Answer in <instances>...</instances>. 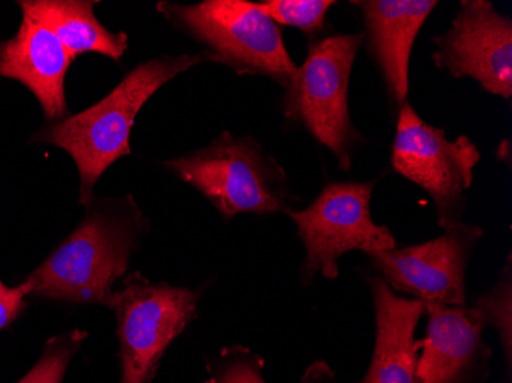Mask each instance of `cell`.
I'll return each mask as SVG.
<instances>
[{"instance_id": "6", "label": "cell", "mask_w": 512, "mask_h": 383, "mask_svg": "<svg viewBox=\"0 0 512 383\" xmlns=\"http://www.w3.org/2000/svg\"><path fill=\"white\" fill-rule=\"evenodd\" d=\"M375 186L376 181H333L306 209L287 213L306 247L301 269L304 284L316 273L338 278V261L345 253L361 250L371 255L396 247L393 233L371 218Z\"/></svg>"}, {"instance_id": "4", "label": "cell", "mask_w": 512, "mask_h": 383, "mask_svg": "<svg viewBox=\"0 0 512 383\" xmlns=\"http://www.w3.org/2000/svg\"><path fill=\"white\" fill-rule=\"evenodd\" d=\"M364 40V33H358L310 42L306 60L296 68L283 97L287 120L332 151L341 171L350 169L353 155L365 143L348 108L350 77Z\"/></svg>"}, {"instance_id": "11", "label": "cell", "mask_w": 512, "mask_h": 383, "mask_svg": "<svg viewBox=\"0 0 512 383\" xmlns=\"http://www.w3.org/2000/svg\"><path fill=\"white\" fill-rule=\"evenodd\" d=\"M427 334L417 357L413 383H467L490 351L483 344L488 325L485 305L477 298L473 307L425 305Z\"/></svg>"}, {"instance_id": "5", "label": "cell", "mask_w": 512, "mask_h": 383, "mask_svg": "<svg viewBox=\"0 0 512 383\" xmlns=\"http://www.w3.org/2000/svg\"><path fill=\"white\" fill-rule=\"evenodd\" d=\"M158 11L201 43L211 62L238 74L267 77L284 88L295 76L298 65L287 51L283 34L258 4L246 0H204L194 5L160 2Z\"/></svg>"}, {"instance_id": "13", "label": "cell", "mask_w": 512, "mask_h": 383, "mask_svg": "<svg viewBox=\"0 0 512 383\" xmlns=\"http://www.w3.org/2000/svg\"><path fill=\"white\" fill-rule=\"evenodd\" d=\"M74 57L56 34L23 16L13 39L0 43V76L27 86L48 120H65V77Z\"/></svg>"}, {"instance_id": "21", "label": "cell", "mask_w": 512, "mask_h": 383, "mask_svg": "<svg viewBox=\"0 0 512 383\" xmlns=\"http://www.w3.org/2000/svg\"><path fill=\"white\" fill-rule=\"evenodd\" d=\"M301 383H336L333 371L325 362H316L304 374Z\"/></svg>"}, {"instance_id": "16", "label": "cell", "mask_w": 512, "mask_h": 383, "mask_svg": "<svg viewBox=\"0 0 512 383\" xmlns=\"http://www.w3.org/2000/svg\"><path fill=\"white\" fill-rule=\"evenodd\" d=\"M261 10L276 23L296 28L310 37L319 39L327 27V13L335 5L332 0H266L260 2Z\"/></svg>"}, {"instance_id": "1", "label": "cell", "mask_w": 512, "mask_h": 383, "mask_svg": "<svg viewBox=\"0 0 512 383\" xmlns=\"http://www.w3.org/2000/svg\"><path fill=\"white\" fill-rule=\"evenodd\" d=\"M204 62L211 59L201 53L163 56L142 63L105 99L37 134V140L62 148L76 161L80 203L89 204L103 172L131 154L129 137L143 105L178 74Z\"/></svg>"}, {"instance_id": "14", "label": "cell", "mask_w": 512, "mask_h": 383, "mask_svg": "<svg viewBox=\"0 0 512 383\" xmlns=\"http://www.w3.org/2000/svg\"><path fill=\"white\" fill-rule=\"evenodd\" d=\"M376 311V344L370 368L359 383H413L417 324L425 305L396 295L381 276L368 278Z\"/></svg>"}, {"instance_id": "18", "label": "cell", "mask_w": 512, "mask_h": 383, "mask_svg": "<svg viewBox=\"0 0 512 383\" xmlns=\"http://www.w3.org/2000/svg\"><path fill=\"white\" fill-rule=\"evenodd\" d=\"M263 367V359L247 348H226L211 364V376L204 383H266Z\"/></svg>"}, {"instance_id": "8", "label": "cell", "mask_w": 512, "mask_h": 383, "mask_svg": "<svg viewBox=\"0 0 512 383\" xmlns=\"http://www.w3.org/2000/svg\"><path fill=\"white\" fill-rule=\"evenodd\" d=\"M398 115L391 166L430 194L442 229L462 223L465 190L473 184L479 148L468 135L450 140L445 129L428 125L408 103Z\"/></svg>"}, {"instance_id": "20", "label": "cell", "mask_w": 512, "mask_h": 383, "mask_svg": "<svg viewBox=\"0 0 512 383\" xmlns=\"http://www.w3.org/2000/svg\"><path fill=\"white\" fill-rule=\"evenodd\" d=\"M28 292L25 285L20 284L17 287H8L0 279V331L8 325L13 324L20 313L27 308Z\"/></svg>"}, {"instance_id": "2", "label": "cell", "mask_w": 512, "mask_h": 383, "mask_svg": "<svg viewBox=\"0 0 512 383\" xmlns=\"http://www.w3.org/2000/svg\"><path fill=\"white\" fill-rule=\"evenodd\" d=\"M145 223L137 209L89 212L68 238L23 282L28 295L66 302H105L125 275Z\"/></svg>"}, {"instance_id": "3", "label": "cell", "mask_w": 512, "mask_h": 383, "mask_svg": "<svg viewBox=\"0 0 512 383\" xmlns=\"http://www.w3.org/2000/svg\"><path fill=\"white\" fill-rule=\"evenodd\" d=\"M166 167L211 201L226 220L240 213H289L298 201L283 166L250 137L224 132L211 145L174 158Z\"/></svg>"}, {"instance_id": "19", "label": "cell", "mask_w": 512, "mask_h": 383, "mask_svg": "<svg viewBox=\"0 0 512 383\" xmlns=\"http://www.w3.org/2000/svg\"><path fill=\"white\" fill-rule=\"evenodd\" d=\"M488 325H494L499 331L500 338L505 341L506 350L511 348V282L506 275V282H500L491 292L483 295Z\"/></svg>"}, {"instance_id": "15", "label": "cell", "mask_w": 512, "mask_h": 383, "mask_svg": "<svg viewBox=\"0 0 512 383\" xmlns=\"http://www.w3.org/2000/svg\"><path fill=\"white\" fill-rule=\"evenodd\" d=\"M23 16L36 20L56 34L68 53H97L120 60L128 50L125 33L106 30L94 14V2L83 0H25L19 2Z\"/></svg>"}, {"instance_id": "12", "label": "cell", "mask_w": 512, "mask_h": 383, "mask_svg": "<svg viewBox=\"0 0 512 383\" xmlns=\"http://www.w3.org/2000/svg\"><path fill=\"white\" fill-rule=\"evenodd\" d=\"M364 19L367 48L384 79L394 108L407 103L408 71L414 40L424 27L436 0H358L352 2Z\"/></svg>"}, {"instance_id": "9", "label": "cell", "mask_w": 512, "mask_h": 383, "mask_svg": "<svg viewBox=\"0 0 512 383\" xmlns=\"http://www.w3.org/2000/svg\"><path fill=\"white\" fill-rule=\"evenodd\" d=\"M482 235L480 227L459 223L427 243L368 256L390 289L424 305L465 307L468 259Z\"/></svg>"}, {"instance_id": "17", "label": "cell", "mask_w": 512, "mask_h": 383, "mask_svg": "<svg viewBox=\"0 0 512 383\" xmlns=\"http://www.w3.org/2000/svg\"><path fill=\"white\" fill-rule=\"evenodd\" d=\"M88 333L73 330L46 342L45 350L33 370L16 383H62L74 354L82 347Z\"/></svg>"}, {"instance_id": "7", "label": "cell", "mask_w": 512, "mask_h": 383, "mask_svg": "<svg viewBox=\"0 0 512 383\" xmlns=\"http://www.w3.org/2000/svg\"><path fill=\"white\" fill-rule=\"evenodd\" d=\"M194 290L168 284H152L140 273L125 281L103 304L117 318L122 383H148L169 345L197 316Z\"/></svg>"}, {"instance_id": "10", "label": "cell", "mask_w": 512, "mask_h": 383, "mask_svg": "<svg viewBox=\"0 0 512 383\" xmlns=\"http://www.w3.org/2000/svg\"><path fill=\"white\" fill-rule=\"evenodd\" d=\"M433 62L454 79H473L490 94L512 95V20L488 0H462L450 30L434 39Z\"/></svg>"}]
</instances>
